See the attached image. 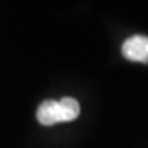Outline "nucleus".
Masks as SVG:
<instances>
[{
	"instance_id": "1",
	"label": "nucleus",
	"mask_w": 148,
	"mask_h": 148,
	"mask_svg": "<svg viewBox=\"0 0 148 148\" xmlns=\"http://www.w3.org/2000/svg\"><path fill=\"white\" fill-rule=\"evenodd\" d=\"M79 113L80 104L77 100L73 97H64L60 101H55V100L42 101L36 110V118L42 125H55L76 119Z\"/></svg>"
},
{
	"instance_id": "2",
	"label": "nucleus",
	"mask_w": 148,
	"mask_h": 148,
	"mask_svg": "<svg viewBox=\"0 0 148 148\" xmlns=\"http://www.w3.org/2000/svg\"><path fill=\"white\" fill-rule=\"evenodd\" d=\"M123 56L132 62H148V36L133 35L127 38L121 47Z\"/></svg>"
}]
</instances>
